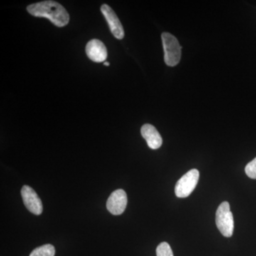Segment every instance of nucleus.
I'll use <instances>...</instances> for the list:
<instances>
[{
	"label": "nucleus",
	"mask_w": 256,
	"mask_h": 256,
	"mask_svg": "<svg viewBox=\"0 0 256 256\" xmlns=\"http://www.w3.org/2000/svg\"><path fill=\"white\" fill-rule=\"evenodd\" d=\"M26 10L32 16L48 18L58 28L66 26L70 20L66 10L55 1H43L34 3L28 5Z\"/></svg>",
	"instance_id": "1"
},
{
	"label": "nucleus",
	"mask_w": 256,
	"mask_h": 256,
	"mask_svg": "<svg viewBox=\"0 0 256 256\" xmlns=\"http://www.w3.org/2000/svg\"><path fill=\"white\" fill-rule=\"evenodd\" d=\"M164 62L169 66H175L180 63L182 56V47L178 38L168 32L162 34Z\"/></svg>",
	"instance_id": "2"
},
{
	"label": "nucleus",
	"mask_w": 256,
	"mask_h": 256,
	"mask_svg": "<svg viewBox=\"0 0 256 256\" xmlns=\"http://www.w3.org/2000/svg\"><path fill=\"white\" fill-rule=\"evenodd\" d=\"M216 224L217 228L225 237H232L234 228V216L230 212L228 202H224L217 208L216 213Z\"/></svg>",
	"instance_id": "3"
},
{
	"label": "nucleus",
	"mask_w": 256,
	"mask_h": 256,
	"mask_svg": "<svg viewBox=\"0 0 256 256\" xmlns=\"http://www.w3.org/2000/svg\"><path fill=\"white\" fill-rule=\"evenodd\" d=\"M200 178V172L196 169L190 170L184 174L175 186V194L178 198H186L190 196L196 188Z\"/></svg>",
	"instance_id": "4"
},
{
	"label": "nucleus",
	"mask_w": 256,
	"mask_h": 256,
	"mask_svg": "<svg viewBox=\"0 0 256 256\" xmlns=\"http://www.w3.org/2000/svg\"><path fill=\"white\" fill-rule=\"evenodd\" d=\"M21 194L24 206L31 213L35 215L42 214L43 212L42 200L33 188L24 185L22 188Z\"/></svg>",
	"instance_id": "5"
},
{
	"label": "nucleus",
	"mask_w": 256,
	"mask_h": 256,
	"mask_svg": "<svg viewBox=\"0 0 256 256\" xmlns=\"http://www.w3.org/2000/svg\"><path fill=\"white\" fill-rule=\"evenodd\" d=\"M100 10L114 36L118 40H122L124 36V28L114 10L109 5L104 4L101 6Z\"/></svg>",
	"instance_id": "6"
},
{
	"label": "nucleus",
	"mask_w": 256,
	"mask_h": 256,
	"mask_svg": "<svg viewBox=\"0 0 256 256\" xmlns=\"http://www.w3.org/2000/svg\"><path fill=\"white\" fill-rule=\"evenodd\" d=\"M128 204L127 194L122 190H116L108 200L106 206L112 215H120L126 210Z\"/></svg>",
	"instance_id": "7"
},
{
	"label": "nucleus",
	"mask_w": 256,
	"mask_h": 256,
	"mask_svg": "<svg viewBox=\"0 0 256 256\" xmlns=\"http://www.w3.org/2000/svg\"><path fill=\"white\" fill-rule=\"evenodd\" d=\"M88 57L96 63L104 62L107 58V48L104 44L98 40H92L88 42L86 47Z\"/></svg>",
	"instance_id": "8"
},
{
	"label": "nucleus",
	"mask_w": 256,
	"mask_h": 256,
	"mask_svg": "<svg viewBox=\"0 0 256 256\" xmlns=\"http://www.w3.org/2000/svg\"><path fill=\"white\" fill-rule=\"evenodd\" d=\"M141 134L150 148L159 149L162 144V138L158 130L150 124H146L141 128Z\"/></svg>",
	"instance_id": "9"
},
{
	"label": "nucleus",
	"mask_w": 256,
	"mask_h": 256,
	"mask_svg": "<svg viewBox=\"0 0 256 256\" xmlns=\"http://www.w3.org/2000/svg\"><path fill=\"white\" fill-rule=\"evenodd\" d=\"M55 252V248L54 246L46 244L35 248L30 256H54Z\"/></svg>",
	"instance_id": "10"
},
{
	"label": "nucleus",
	"mask_w": 256,
	"mask_h": 256,
	"mask_svg": "<svg viewBox=\"0 0 256 256\" xmlns=\"http://www.w3.org/2000/svg\"><path fill=\"white\" fill-rule=\"evenodd\" d=\"M156 256H174L170 244L162 242L159 244L156 249Z\"/></svg>",
	"instance_id": "11"
},
{
	"label": "nucleus",
	"mask_w": 256,
	"mask_h": 256,
	"mask_svg": "<svg viewBox=\"0 0 256 256\" xmlns=\"http://www.w3.org/2000/svg\"><path fill=\"white\" fill-rule=\"evenodd\" d=\"M246 174L250 178L256 180V158L248 163L245 168Z\"/></svg>",
	"instance_id": "12"
},
{
	"label": "nucleus",
	"mask_w": 256,
	"mask_h": 256,
	"mask_svg": "<svg viewBox=\"0 0 256 256\" xmlns=\"http://www.w3.org/2000/svg\"><path fill=\"white\" fill-rule=\"evenodd\" d=\"M104 65L106 66H109V65H110V63L108 62H104Z\"/></svg>",
	"instance_id": "13"
}]
</instances>
